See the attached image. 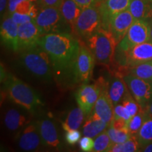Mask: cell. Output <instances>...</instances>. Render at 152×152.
Returning a JSON list of instances; mask_svg holds the SVG:
<instances>
[{"mask_svg":"<svg viewBox=\"0 0 152 152\" xmlns=\"http://www.w3.org/2000/svg\"><path fill=\"white\" fill-rule=\"evenodd\" d=\"M37 123L39 134L45 147L59 149L61 143L56 123L49 118H42L37 121Z\"/></svg>","mask_w":152,"mask_h":152,"instance_id":"cell-15","label":"cell"},{"mask_svg":"<svg viewBox=\"0 0 152 152\" xmlns=\"http://www.w3.org/2000/svg\"><path fill=\"white\" fill-rule=\"evenodd\" d=\"M148 114L144 110L140 109L137 113L131 117L128 122L129 132L132 135H136L147 118Z\"/></svg>","mask_w":152,"mask_h":152,"instance_id":"cell-28","label":"cell"},{"mask_svg":"<svg viewBox=\"0 0 152 152\" xmlns=\"http://www.w3.org/2000/svg\"><path fill=\"white\" fill-rule=\"evenodd\" d=\"M59 9L64 20L68 24L73 35L75 23L83 9L76 4L73 0H61Z\"/></svg>","mask_w":152,"mask_h":152,"instance_id":"cell-20","label":"cell"},{"mask_svg":"<svg viewBox=\"0 0 152 152\" xmlns=\"http://www.w3.org/2000/svg\"><path fill=\"white\" fill-rule=\"evenodd\" d=\"M104 1V0H98V2L99 3V2H101V1Z\"/></svg>","mask_w":152,"mask_h":152,"instance_id":"cell-44","label":"cell"},{"mask_svg":"<svg viewBox=\"0 0 152 152\" xmlns=\"http://www.w3.org/2000/svg\"><path fill=\"white\" fill-rule=\"evenodd\" d=\"M140 151L144 152H152V142L145 145L144 147H142L140 149Z\"/></svg>","mask_w":152,"mask_h":152,"instance_id":"cell-41","label":"cell"},{"mask_svg":"<svg viewBox=\"0 0 152 152\" xmlns=\"http://www.w3.org/2000/svg\"><path fill=\"white\" fill-rule=\"evenodd\" d=\"M73 1L82 9L92 7L99 4L98 0H73Z\"/></svg>","mask_w":152,"mask_h":152,"instance_id":"cell-37","label":"cell"},{"mask_svg":"<svg viewBox=\"0 0 152 152\" xmlns=\"http://www.w3.org/2000/svg\"><path fill=\"white\" fill-rule=\"evenodd\" d=\"M66 141L70 145H75L81 139V132L78 130H72L66 132Z\"/></svg>","mask_w":152,"mask_h":152,"instance_id":"cell-33","label":"cell"},{"mask_svg":"<svg viewBox=\"0 0 152 152\" xmlns=\"http://www.w3.org/2000/svg\"><path fill=\"white\" fill-rule=\"evenodd\" d=\"M30 1H31L32 2H33V3H38L39 0H30Z\"/></svg>","mask_w":152,"mask_h":152,"instance_id":"cell-43","label":"cell"},{"mask_svg":"<svg viewBox=\"0 0 152 152\" xmlns=\"http://www.w3.org/2000/svg\"><path fill=\"white\" fill-rule=\"evenodd\" d=\"M85 113L80 108L75 107L69 111L64 122H61L63 129L68 132L72 130H77L84 121Z\"/></svg>","mask_w":152,"mask_h":152,"instance_id":"cell-24","label":"cell"},{"mask_svg":"<svg viewBox=\"0 0 152 152\" xmlns=\"http://www.w3.org/2000/svg\"><path fill=\"white\" fill-rule=\"evenodd\" d=\"M1 40L7 48L16 52L19 51L18 25L12 20L10 15L4 16L0 29Z\"/></svg>","mask_w":152,"mask_h":152,"instance_id":"cell-14","label":"cell"},{"mask_svg":"<svg viewBox=\"0 0 152 152\" xmlns=\"http://www.w3.org/2000/svg\"><path fill=\"white\" fill-rule=\"evenodd\" d=\"M148 1H152V0H148Z\"/></svg>","mask_w":152,"mask_h":152,"instance_id":"cell-45","label":"cell"},{"mask_svg":"<svg viewBox=\"0 0 152 152\" xmlns=\"http://www.w3.org/2000/svg\"><path fill=\"white\" fill-rule=\"evenodd\" d=\"M38 45L48 54L54 79L58 86L67 87L76 83L75 67L80 39L72 33H50L42 36Z\"/></svg>","mask_w":152,"mask_h":152,"instance_id":"cell-1","label":"cell"},{"mask_svg":"<svg viewBox=\"0 0 152 152\" xmlns=\"http://www.w3.org/2000/svg\"><path fill=\"white\" fill-rule=\"evenodd\" d=\"M129 92L124 80L115 77L113 80L109 87V94L113 106L122 102L127 93Z\"/></svg>","mask_w":152,"mask_h":152,"instance_id":"cell-23","label":"cell"},{"mask_svg":"<svg viewBox=\"0 0 152 152\" xmlns=\"http://www.w3.org/2000/svg\"><path fill=\"white\" fill-rule=\"evenodd\" d=\"M9 15L11 16L12 20H14L16 24H18V26H20V25L21 24L26 23L32 21V20H34V19L28 14H20V13L14 12L13 13V14Z\"/></svg>","mask_w":152,"mask_h":152,"instance_id":"cell-35","label":"cell"},{"mask_svg":"<svg viewBox=\"0 0 152 152\" xmlns=\"http://www.w3.org/2000/svg\"><path fill=\"white\" fill-rule=\"evenodd\" d=\"M33 114L27 110L17 108H9L5 111L4 123L9 132H16L17 134L33 121Z\"/></svg>","mask_w":152,"mask_h":152,"instance_id":"cell-13","label":"cell"},{"mask_svg":"<svg viewBox=\"0 0 152 152\" xmlns=\"http://www.w3.org/2000/svg\"><path fill=\"white\" fill-rule=\"evenodd\" d=\"M140 151V145L135 135L121 144H113L108 152H136Z\"/></svg>","mask_w":152,"mask_h":152,"instance_id":"cell-26","label":"cell"},{"mask_svg":"<svg viewBox=\"0 0 152 152\" xmlns=\"http://www.w3.org/2000/svg\"><path fill=\"white\" fill-rule=\"evenodd\" d=\"M94 57L85 41L80 39V49L76 61V83H87L92 78Z\"/></svg>","mask_w":152,"mask_h":152,"instance_id":"cell-11","label":"cell"},{"mask_svg":"<svg viewBox=\"0 0 152 152\" xmlns=\"http://www.w3.org/2000/svg\"><path fill=\"white\" fill-rule=\"evenodd\" d=\"M149 22L150 26V40L152 41V19H151Z\"/></svg>","mask_w":152,"mask_h":152,"instance_id":"cell-42","label":"cell"},{"mask_svg":"<svg viewBox=\"0 0 152 152\" xmlns=\"http://www.w3.org/2000/svg\"><path fill=\"white\" fill-rule=\"evenodd\" d=\"M144 111L147 112V113L150 117L152 118V100L148 104V105L146 106V108L144 109Z\"/></svg>","mask_w":152,"mask_h":152,"instance_id":"cell-40","label":"cell"},{"mask_svg":"<svg viewBox=\"0 0 152 152\" xmlns=\"http://www.w3.org/2000/svg\"><path fill=\"white\" fill-rule=\"evenodd\" d=\"M42 36V34L34 20L18 26L19 51L37 45Z\"/></svg>","mask_w":152,"mask_h":152,"instance_id":"cell-16","label":"cell"},{"mask_svg":"<svg viewBox=\"0 0 152 152\" xmlns=\"http://www.w3.org/2000/svg\"><path fill=\"white\" fill-rule=\"evenodd\" d=\"M23 0H8V14H11L15 12L17 5Z\"/></svg>","mask_w":152,"mask_h":152,"instance_id":"cell-38","label":"cell"},{"mask_svg":"<svg viewBox=\"0 0 152 152\" xmlns=\"http://www.w3.org/2000/svg\"><path fill=\"white\" fill-rule=\"evenodd\" d=\"M101 28H102V19L97 4L83 9L76 21L73 35L85 41Z\"/></svg>","mask_w":152,"mask_h":152,"instance_id":"cell-6","label":"cell"},{"mask_svg":"<svg viewBox=\"0 0 152 152\" xmlns=\"http://www.w3.org/2000/svg\"><path fill=\"white\" fill-rule=\"evenodd\" d=\"M128 70L129 73L137 77L152 82V60L128 68Z\"/></svg>","mask_w":152,"mask_h":152,"instance_id":"cell-27","label":"cell"},{"mask_svg":"<svg viewBox=\"0 0 152 152\" xmlns=\"http://www.w3.org/2000/svg\"><path fill=\"white\" fill-rule=\"evenodd\" d=\"M115 58L127 69L149 61L152 60V41L139 44L123 54H115Z\"/></svg>","mask_w":152,"mask_h":152,"instance_id":"cell-9","label":"cell"},{"mask_svg":"<svg viewBox=\"0 0 152 152\" xmlns=\"http://www.w3.org/2000/svg\"><path fill=\"white\" fill-rule=\"evenodd\" d=\"M113 144L112 143L111 139L108 134L107 131L105 130L95 137L93 151L108 152Z\"/></svg>","mask_w":152,"mask_h":152,"instance_id":"cell-29","label":"cell"},{"mask_svg":"<svg viewBox=\"0 0 152 152\" xmlns=\"http://www.w3.org/2000/svg\"><path fill=\"white\" fill-rule=\"evenodd\" d=\"M7 4H8L7 0H0V12H1V15L4 12Z\"/></svg>","mask_w":152,"mask_h":152,"instance_id":"cell-39","label":"cell"},{"mask_svg":"<svg viewBox=\"0 0 152 152\" xmlns=\"http://www.w3.org/2000/svg\"><path fill=\"white\" fill-rule=\"evenodd\" d=\"M149 40H150L149 22L145 20H135L122 40L118 44L115 54H123L131 47Z\"/></svg>","mask_w":152,"mask_h":152,"instance_id":"cell-7","label":"cell"},{"mask_svg":"<svg viewBox=\"0 0 152 152\" xmlns=\"http://www.w3.org/2000/svg\"><path fill=\"white\" fill-rule=\"evenodd\" d=\"M121 104H122L126 108V109L129 111L131 117H132L133 115H134L136 113H137L141 109L140 106L139 105V104L137 102V101L134 99L130 92L127 93V94L125 95V97L123 98V101L121 102Z\"/></svg>","mask_w":152,"mask_h":152,"instance_id":"cell-31","label":"cell"},{"mask_svg":"<svg viewBox=\"0 0 152 152\" xmlns=\"http://www.w3.org/2000/svg\"><path fill=\"white\" fill-rule=\"evenodd\" d=\"M113 118H121L128 122L131 118V115L122 104H118L117 105L114 106Z\"/></svg>","mask_w":152,"mask_h":152,"instance_id":"cell-32","label":"cell"},{"mask_svg":"<svg viewBox=\"0 0 152 152\" xmlns=\"http://www.w3.org/2000/svg\"><path fill=\"white\" fill-rule=\"evenodd\" d=\"M134 20L135 19L128 9L115 14L111 18L109 30L117 44L122 40Z\"/></svg>","mask_w":152,"mask_h":152,"instance_id":"cell-18","label":"cell"},{"mask_svg":"<svg viewBox=\"0 0 152 152\" xmlns=\"http://www.w3.org/2000/svg\"><path fill=\"white\" fill-rule=\"evenodd\" d=\"M135 136L140 143V149L152 142V118L149 115Z\"/></svg>","mask_w":152,"mask_h":152,"instance_id":"cell-25","label":"cell"},{"mask_svg":"<svg viewBox=\"0 0 152 152\" xmlns=\"http://www.w3.org/2000/svg\"><path fill=\"white\" fill-rule=\"evenodd\" d=\"M106 131L113 144L123 143L132 136L128 130H117L111 125Z\"/></svg>","mask_w":152,"mask_h":152,"instance_id":"cell-30","label":"cell"},{"mask_svg":"<svg viewBox=\"0 0 152 152\" xmlns=\"http://www.w3.org/2000/svg\"><path fill=\"white\" fill-rule=\"evenodd\" d=\"M130 2L131 0H104L99 3L102 19V28L109 30L111 18L115 14L128 10Z\"/></svg>","mask_w":152,"mask_h":152,"instance_id":"cell-17","label":"cell"},{"mask_svg":"<svg viewBox=\"0 0 152 152\" xmlns=\"http://www.w3.org/2000/svg\"><path fill=\"white\" fill-rule=\"evenodd\" d=\"M17 140L20 149L26 151H37L44 144L39 134L37 121H32L17 134Z\"/></svg>","mask_w":152,"mask_h":152,"instance_id":"cell-12","label":"cell"},{"mask_svg":"<svg viewBox=\"0 0 152 152\" xmlns=\"http://www.w3.org/2000/svg\"><path fill=\"white\" fill-rule=\"evenodd\" d=\"M85 42L92 52L95 61L104 66L112 65L118 44L109 30L101 28Z\"/></svg>","mask_w":152,"mask_h":152,"instance_id":"cell-4","label":"cell"},{"mask_svg":"<svg viewBox=\"0 0 152 152\" xmlns=\"http://www.w3.org/2000/svg\"><path fill=\"white\" fill-rule=\"evenodd\" d=\"M4 84L9 99L31 113H35L43 105L39 94L16 76L9 74Z\"/></svg>","mask_w":152,"mask_h":152,"instance_id":"cell-2","label":"cell"},{"mask_svg":"<svg viewBox=\"0 0 152 152\" xmlns=\"http://www.w3.org/2000/svg\"><path fill=\"white\" fill-rule=\"evenodd\" d=\"M106 82L100 78L94 84L83 83L77 90L75 99L77 105L84 112L85 116H88L92 113L96 100L106 86Z\"/></svg>","mask_w":152,"mask_h":152,"instance_id":"cell-8","label":"cell"},{"mask_svg":"<svg viewBox=\"0 0 152 152\" xmlns=\"http://www.w3.org/2000/svg\"><path fill=\"white\" fill-rule=\"evenodd\" d=\"M129 92L144 110L152 100V82L146 80L129 73L123 77Z\"/></svg>","mask_w":152,"mask_h":152,"instance_id":"cell-10","label":"cell"},{"mask_svg":"<svg viewBox=\"0 0 152 152\" xmlns=\"http://www.w3.org/2000/svg\"><path fill=\"white\" fill-rule=\"evenodd\" d=\"M113 109L114 106L109 94V87L106 85L96 100L91 113L110 125L113 119Z\"/></svg>","mask_w":152,"mask_h":152,"instance_id":"cell-19","label":"cell"},{"mask_svg":"<svg viewBox=\"0 0 152 152\" xmlns=\"http://www.w3.org/2000/svg\"><path fill=\"white\" fill-rule=\"evenodd\" d=\"M34 21L42 35L50 33H72L71 28L64 20L58 7H39Z\"/></svg>","mask_w":152,"mask_h":152,"instance_id":"cell-5","label":"cell"},{"mask_svg":"<svg viewBox=\"0 0 152 152\" xmlns=\"http://www.w3.org/2000/svg\"><path fill=\"white\" fill-rule=\"evenodd\" d=\"M20 64L37 78L47 83L52 80L54 75L50 58L39 45L20 51Z\"/></svg>","mask_w":152,"mask_h":152,"instance_id":"cell-3","label":"cell"},{"mask_svg":"<svg viewBox=\"0 0 152 152\" xmlns=\"http://www.w3.org/2000/svg\"><path fill=\"white\" fill-rule=\"evenodd\" d=\"M61 0H39V7H54L59 8Z\"/></svg>","mask_w":152,"mask_h":152,"instance_id":"cell-36","label":"cell"},{"mask_svg":"<svg viewBox=\"0 0 152 152\" xmlns=\"http://www.w3.org/2000/svg\"><path fill=\"white\" fill-rule=\"evenodd\" d=\"M128 10L135 20L152 19V1L148 0H131Z\"/></svg>","mask_w":152,"mask_h":152,"instance_id":"cell-21","label":"cell"},{"mask_svg":"<svg viewBox=\"0 0 152 152\" xmlns=\"http://www.w3.org/2000/svg\"><path fill=\"white\" fill-rule=\"evenodd\" d=\"M94 140H92V137L85 136L84 137L81 138L79 141L80 148L83 151L90 152L93 151L94 149Z\"/></svg>","mask_w":152,"mask_h":152,"instance_id":"cell-34","label":"cell"},{"mask_svg":"<svg viewBox=\"0 0 152 152\" xmlns=\"http://www.w3.org/2000/svg\"><path fill=\"white\" fill-rule=\"evenodd\" d=\"M109 126L107 123L91 113L85 121V123L83 125V132L85 136L95 138L102 132L105 131Z\"/></svg>","mask_w":152,"mask_h":152,"instance_id":"cell-22","label":"cell"}]
</instances>
